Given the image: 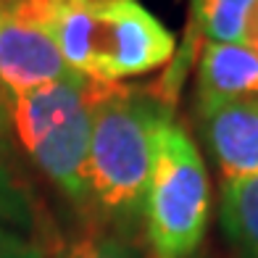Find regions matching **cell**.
I'll list each match as a JSON object with an SVG mask.
<instances>
[{
	"label": "cell",
	"instance_id": "obj_1",
	"mask_svg": "<svg viewBox=\"0 0 258 258\" xmlns=\"http://www.w3.org/2000/svg\"><path fill=\"white\" fill-rule=\"evenodd\" d=\"M169 113L171 105L153 92L124 85L98 87L87 156L90 208L116 221L143 216L153 135Z\"/></svg>",
	"mask_w": 258,
	"mask_h": 258
},
{
	"label": "cell",
	"instance_id": "obj_2",
	"mask_svg": "<svg viewBox=\"0 0 258 258\" xmlns=\"http://www.w3.org/2000/svg\"><path fill=\"white\" fill-rule=\"evenodd\" d=\"M98 82L69 77L11 95V124L27 156L69 201L90 208L87 156Z\"/></svg>",
	"mask_w": 258,
	"mask_h": 258
},
{
	"label": "cell",
	"instance_id": "obj_3",
	"mask_svg": "<svg viewBox=\"0 0 258 258\" xmlns=\"http://www.w3.org/2000/svg\"><path fill=\"white\" fill-rule=\"evenodd\" d=\"M211 216V182L192 135L174 113L153 135V161L143 201L150 258H192Z\"/></svg>",
	"mask_w": 258,
	"mask_h": 258
},
{
	"label": "cell",
	"instance_id": "obj_4",
	"mask_svg": "<svg viewBox=\"0 0 258 258\" xmlns=\"http://www.w3.org/2000/svg\"><path fill=\"white\" fill-rule=\"evenodd\" d=\"M177 50L174 34L137 0H90L85 79L119 85L161 69Z\"/></svg>",
	"mask_w": 258,
	"mask_h": 258
},
{
	"label": "cell",
	"instance_id": "obj_5",
	"mask_svg": "<svg viewBox=\"0 0 258 258\" xmlns=\"http://www.w3.org/2000/svg\"><path fill=\"white\" fill-rule=\"evenodd\" d=\"M206 145L224 184L258 177V98L198 108Z\"/></svg>",
	"mask_w": 258,
	"mask_h": 258
},
{
	"label": "cell",
	"instance_id": "obj_6",
	"mask_svg": "<svg viewBox=\"0 0 258 258\" xmlns=\"http://www.w3.org/2000/svg\"><path fill=\"white\" fill-rule=\"evenodd\" d=\"M258 98V50L242 42H206L198 63V108Z\"/></svg>",
	"mask_w": 258,
	"mask_h": 258
},
{
	"label": "cell",
	"instance_id": "obj_7",
	"mask_svg": "<svg viewBox=\"0 0 258 258\" xmlns=\"http://www.w3.org/2000/svg\"><path fill=\"white\" fill-rule=\"evenodd\" d=\"M258 0H192V29L206 42L248 40Z\"/></svg>",
	"mask_w": 258,
	"mask_h": 258
},
{
	"label": "cell",
	"instance_id": "obj_8",
	"mask_svg": "<svg viewBox=\"0 0 258 258\" xmlns=\"http://www.w3.org/2000/svg\"><path fill=\"white\" fill-rule=\"evenodd\" d=\"M221 227L245 258H258V177L221 187Z\"/></svg>",
	"mask_w": 258,
	"mask_h": 258
},
{
	"label": "cell",
	"instance_id": "obj_9",
	"mask_svg": "<svg viewBox=\"0 0 258 258\" xmlns=\"http://www.w3.org/2000/svg\"><path fill=\"white\" fill-rule=\"evenodd\" d=\"M0 227L29 234V237L37 227L32 195L27 184L16 177L14 169L8 166V161L3 158V148H0Z\"/></svg>",
	"mask_w": 258,
	"mask_h": 258
},
{
	"label": "cell",
	"instance_id": "obj_10",
	"mask_svg": "<svg viewBox=\"0 0 258 258\" xmlns=\"http://www.w3.org/2000/svg\"><path fill=\"white\" fill-rule=\"evenodd\" d=\"M61 258H143L140 248L113 229H90L66 248Z\"/></svg>",
	"mask_w": 258,
	"mask_h": 258
},
{
	"label": "cell",
	"instance_id": "obj_11",
	"mask_svg": "<svg viewBox=\"0 0 258 258\" xmlns=\"http://www.w3.org/2000/svg\"><path fill=\"white\" fill-rule=\"evenodd\" d=\"M0 258H45V255L29 234L0 227Z\"/></svg>",
	"mask_w": 258,
	"mask_h": 258
},
{
	"label": "cell",
	"instance_id": "obj_12",
	"mask_svg": "<svg viewBox=\"0 0 258 258\" xmlns=\"http://www.w3.org/2000/svg\"><path fill=\"white\" fill-rule=\"evenodd\" d=\"M8 135H14V124H11V92L0 82V148H6Z\"/></svg>",
	"mask_w": 258,
	"mask_h": 258
}]
</instances>
